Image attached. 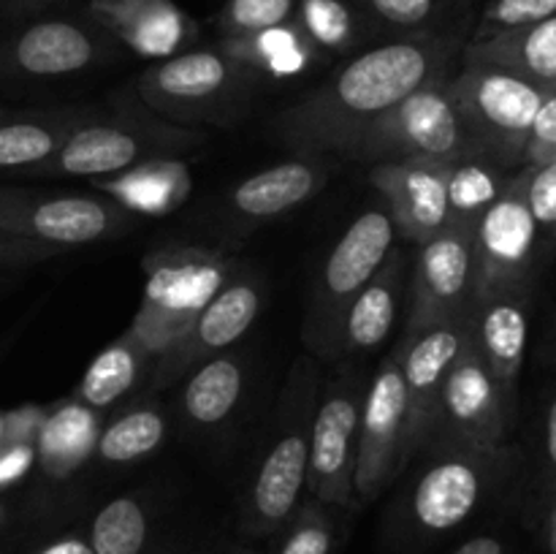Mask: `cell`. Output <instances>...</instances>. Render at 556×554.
<instances>
[{
	"mask_svg": "<svg viewBox=\"0 0 556 554\" xmlns=\"http://www.w3.org/2000/svg\"><path fill=\"white\" fill-rule=\"evenodd\" d=\"M280 543L271 554H331L334 552V521L326 514V505L309 498L296 508L286 527Z\"/></svg>",
	"mask_w": 556,
	"mask_h": 554,
	"instance_id": "36",
	"label": "cell"
},
{
	"mask_svg": "<svg viewBox=\"0 0 556 554\" xmlns=\"http://www.w3.org/2000/svg\"><path fill=\"white\" fill-rule=\"evenodd\" d=\"M514 421L516 400L505 394L478 353L472 337H467L445 375L432 438L478 445V449H500L508 445Z\"/></svg>",
	"mask_w": 556,
	"mask_h": 554,
	"instance_id": "9",
	"label": "cell"
},
{
	"mask_svg": "<svg viewBox=\"0 0 556 554\" xmlns=\"http://www.w3.org/2000/svg\"><path fill=\"white\" fill-rule=\"evenodd\" d=\"M362 396L351 378L334 380L309 421L307 492L309 498L331 508H356L353 473H356Z\"/></svg>",
	"mask_w": 556,
	"mask_h": 554,
	"instance_id": "15",
	"label": "cell"
},
{
	"mask_svg": "<svg viewBox=\"0 0 556 554\" xmlns=\"http://www.w3.org/2000/svg\"><path fill=\"white\" fill-rule=\"evenodd\" d=\"M538 503L548 511L556 503V386L548 391L541 416V467H538Z\"/></svg>",
	"mask_w": 556,
	"mask_h": 554,
	"instance_id": "40",
	"label": "cell"
},
{
	"mask_svg": "<svg viewBox=\"0 0 556 554\" xmlns=\"http://www.w3.org/2000/svg\"><path fill=\"white\" fill-rule=\"evenodd\" d=\"M326 177L329 172L318 161L277 163L233 188L231 210L244 221H269L286 215L288 210L313 199L326 185Z\"/></svg>",
	"mask_w": 556,
	"mask_h": 554,
	"instance_id": "24",
	"label": "cell"
},
{
	"mask_svg": "<svg viewBox=\"0 0 556 554\" xmlns=\"http://www.w3.org/2000/svg\"><path fill=\"white\" fill-rule=\"evenodd\" d=\"M467 337L470 318L448 320L405 331L402 345L394 351L407 389V459L418 454L434 435L440 391Z\"/></svg>",
	"mask_w": 556,
	"mask_h": 554,
	"instance_id": "17",
	"label": "cell"
},
{
	"mask_svg": "<svg viewBox=\"0 0 556 554\" xmlns=\"http://www.w3.org/2000/svg\"><path fill=\"white\" fill-rule=\"evenodd\" d=\"M220 49L253 76L293 79L318 63V49L309 43L296 22L266 27L237 38H220Z\"/></svg>",
	"mask_w": 556,
	"mask_h": 554,
	"instance_id": "27",
	"label": "cell"
},
{
	"mask_svg": "<svg viewBox=\"0 0 556 554\" xmlns=\"http://www.w3.org/2000/svg\"><path fill=\"white\" fill-rule=\"evenodd\" d=\"M85 123L81 114H33L0 119V172H36L52 161L68 136Z\"/></svg>",
	"mask_w": 556,
	"mask_h": 554,
	"instance_id": "28",
	"label": "cell"
},
{
	"mask_svg": "<svg viewBox=\"0 0 556 554\" xmlns=\"http://www.w3.org/2000/svg\"><path fill=\"white\" fill-rule=\"evenodd\" d=\"M293 22L318 52H351L367 36V20L353 0H296Z\"/></svg>",
	"mask_w": 556,
	"mask_h": 554,
	"instance_id": "33",
	"label": "cell"
},
{
	"mask_svg": "<svg viewBox=\"0 0 556 554\" xmlns=\"http://www.w3.org/2000/svg\"><path fill=\"white\" fill-rule=\"evenodd\" d=\"M546 543L552 554H556V503L546 511Z\"/></svg>",
	"mask_w": 556,
	"mask_h": 554,
	"instance_id": "47",
	"label": "cell"
},
{
	"mask_svg": "<svg viewBox=\"0 0 556 554\" xmlns=\"http://www.w3.org/2000/svg\"><path fill=\"white\" fill-rule=\"evenodd\" d=\"M250 79L253 74L233 63L220 47L185 49L141 76L139 96L163 117L204 119L217 106L231 103Z\"/></svg>",
	"mask_w": 556,
	"mask_h": 554,
	"instance_id": "12",
	"label": "cell"
},
{
	"mask_svg": "<svg viewBox=\"0 0 556 554\" xmlns=\"http://www.w3.org/2000/svg\"><path fill=\"white\" fill-rule=\"evenodd\" d=\"M353 161H454L481 155L451 98L448 79L410 92L375 119L345 152Z\"/></svg>",
	"mask_w": 556,
	"mask_h": 554,
	"instance_id": "5",
	"label": "cell"
},
{
	"mask_svg": "<svg viewBox=\"0 0 556 554\" xmlns=\"http://www.w3.org/2000/svg\"><path fill=\"white\" fill-rule=\"evenodd\" d=\"M532 288L489 293L470 310V337L510 400H519V375L530 340Z\"/></svg>",
	"mask_w": 556,
	"mask_h": 554,
	"instance_id": "21",
	"label": "cell"
},
{
	"mask_svg": "<svg viewBox=\"0 0 556 554\" xmlns=\"http://www.w3.org/2000/svg\"><path fill=\"white\" fill-rule=\"evenodd\" d=\"M527 201L543 244H556V161L525 166Z\"/></svg>",
	"mask_w": 556,
	"mask_h": 554,
	"instance_id": "39",
	"label": "cell"
},
{
	"mask_svg": "<svg viewBox=\"0 0 556 554\" xmlns=\"http://www.w3.org/2000/svg\"><path fill=\"white\" fill-rule=\"evenodd\" d=\"M407 465V389L396 353L378 367L362 396L358 416L356 473L353 494L356 505H367L391 487Z\"/></svg>",
	"mask_w": 556,
	"mask_h": 554,
	"instance_id": "8",
	"label": "cell"
},
{
	"mask_svg": "<svg viewBox=\"0 0 556 554\" xmlns=\"http://www.w3.org/2000/svg\"><path fill=\"white\" fill-rule=\"evenodd\" d=\"M465 43L467 33H418L364 49L288 109L277 128L293 147L345 155L375 119L410 92L451 79Z\"/></svg>",
	"mask_w": 556,
	"mask_h": 554,
	"instance_id": "1",
	"label": "cell"
},
{
	"mask_svg": "<svg viewBox=\"0 0 556 554\" xmlns=\"http://www.w3.org/2000/svg\"><path fill=\"white\" fill-rule=\"evenodd\" d=\"M309 421H313L309 400H299L293 421L266 449L264 459L255 470L253 487H250L248 505H244V532L248 536H275L302 505V494L307 489Z\"/></svg>",
	"mask_w": 556,
	"mask_h": 554,
	"instance_id": "16",
	"label": "cell"
},
{
	"mask_svg": "<svg viewBox=\"0 0 556 554\" xmlns=\"http://www.w3.org/2000/svg\"><path fill=\"white\" fill-rule=\"evenodd\" d=\"M369 182L383 193L394 231L407 242L421 244L451 226L440 161L375 163Z\"/></svg>",
	"mask_w": 556,
	"mask_h": 554,
	"instance_id": "20",
	"label": "cell"
},
{
	"mask_svg": "<svg viewBox=\"0 0 556 554\" xmlns=\"http://www.w3.org/2000/svg\"><path fill=\"white\" fill-rule=\"evenodd\" d=\"M296 0H226L217 11V30L223 38L248 36L293 20Z\"/></svg>",
	"mask_w": 556,
	"mask_h": 554,
	"instance_id": "37",
	"label": "cell"
},
{
	"mask_svg": "<svg viewBox=\"0 0 556 554\" xmlns=\"http://www.w3.org/2000/svg\"><path fill=\"white\" fill-rule=\"evenodd\" d=\"M421 451L429 462L418 470L402 505V532L427 543L459 530L519 467V449H478L432 438Z\"/></svg>",
	"mask_w": 556,
	"mask_h": 554,
	"instance_id": "2",
	"label": "cell"
},
{
	"mask_svg": "<svg viewBox=\"0 0 556 554\" xmlns=\"http://www.w3.org/2000/svg\"><path fill=\"white\" fill-rule=\"evenodd\" d=\"M372 25L396 36L467 33L476 0H353Z\"/></svg>",
	"mask_w": 556,
	"mask_h": 554,
	"instance_id": "30",
	"label": "cell"
},
{
	"mask_svg": "<svg viewBox=\"0 0 556 554\" xmlns=\"http://www.w3.org/2000/svg\"><path fill=\"white\" fill-rule=\"evenodd\" d=\"M130 212L106 196L0 188V231L63 250L101 242L128 228Z\"/></svg>",
	"mask_w": 556,
	"mask_h": 554,
	"instance_id": "6",
	"label": "cell"
},
{
	"mask_svg": "<svg viewBox=\"0 0 556 554\" xmlns=\"http://www.w3.org/2000/svg\"><path fill=\"white\" fill-rule=\"evenodd\" d=\"M30 554H96L90 546V538L87 532H68V536H60L54 541L43 543L36 552Z\"/></svg>",
	"mask_w": 556,
	"mask_h": 554,
	"instance_id": "44",
	"label": "cell"
},
{
	"mask_svg": "<svg viewBox=\"0 0 556 554\" xmlns=\"http://www.w3.org/2000/svg\"><path fill=\"white\" fill-rule=\"evenodd\" d=\"M402 288H405V255L391 248L383 266L348 304L340 331H337L334 353H358L378 348L389 337L396 313H400Z\"/></svg>",
	"mask_w": 556,
	"mask_h": 554,
	"instance_id": "22",
	"label": "cell"
},
{
	"mask_svg": "<svg viewBox=\"0 0 556 554\" xmlns=\"http://www.w3.org/2000/svg\"><path fill=\"white\" fill-rule=\"evenodd\" d=\"M58 250L43 248V244L27 242V239L14 237V234L0 231V266H16V264H33L54 255Z\"/></svg>",
	"mask_w": 556,
	"mask_h": 554,
	"instance_id": "43",
	"label": "cell"
},
{
	"mask_svg": "<svg viewBox=\"0 0 556 554\" xmlns=\"http://www.w3.org/2000/svg\"><path fill=\"white\" fill-rule=\"evenodd\" d=\"M394 237L396 231L389 210H367L348 226V231L331 248L320 269L313 315H309V326L324 351L334 353L337 331H340L348 304L389 259Z\"/></svg>",
	"mask_w": 556,
	"mask_h": 554,
	"instance_id": "10",
	"label": "cell"
},
{
	"mask_svg": "<svg viewBox=\"0 0 556 554\" xmlns=\"http://www.w3.org/2000/svg\"><path fill=\"white\" fill-rule=\"evenodd\" d=\"M556 14V0H486L472 27V41L519 30Z\"/></svg>",
	"mask_w": 556,
	"mask_h": 554,
	"instance_id": "38",
	"label": "cell"
},
{
	"mask_svg": "<svg viewBox=\"0 0 556 554\" xmlns=\"http://www.w3.org/2000/svg\"><path fill=\"white\" fill-rule=\"evenodd\" d=\"M459 63L492 65L556 90V14L492 38H467Z\"/></svg>",
	"mask_w": 556,
	"mask_h": 554,
	"instance_id": "23",
	"label": "cell"
},
{
	"mask_svg": "<svg viewBox=\"0 0 556 554\" xmlns=\"http://www.w3.org/2000/svg\"><path fill=\"white\" fill-rule=\"evenodd\" d=\"M195 141L193 134L179 128H150L128 119H103V123H81L63 150L38 166L41 177H112L130 166L168 158V152L185 150Z\"/></svg>",
	"mask_w": 556,
	"mask_h": 554,
	"instance_id": "11",
	"label": "cell"
},
{
	"mask_svg": "<svg viewBox=\"0 0 556 554\" xmlns=\"http://www.w3.org/2000/svg\"><path fill=\"white\" fill-rule=\"evenodd\" d=\"M476 248V299L489 293L532 288L541 237L527 201L525 166L514 172L500 199L472 228Z\"/></svg>",
	"mask_w": 556,
	"mask_h": 554,
	"instance_id": "7",
	"label": "cell"
},
{
	"mask_svg": "<svg viewBox=\"0 0 556 554\" xmlns=\"http://www.w3.org/2000/svg\"><path fill=\"white\" fill-rule=\"evenodd\" d=\"M231 280V261L195 244H174L144 259V291L128 335L161 356L193 326L201 310Z\"/></svg>",
	"mask_w": 556,
	"mask_h": 554,
	"instance_id": "3",
	"label": "cell"
},
{
	"mask_svg": "<svg viewBox=\"0 0 556 554\" xmlns=\"http://www.w3.org/2000/svg\"><path fill=\"white\" fill-rule=\"evenodd\" d=\"M440 168H443L445 193H448L451 226L465 228H476L478 217L500 199L508 179L514 177V172L483 155L440 161Z\"/></svg>",
	"mask_w": 556,
	"mask_h": 554,
	"instance_id": "29",
	"label": "cell"
},
{
	"mask_svg": "<svg viewBox=\"0 0 556 554\" xmlns=\"http://www.w3.org/2000/svg\"><path fill=\"white\" fill-rule=\"evenodd\" d=\"M58 3H65V0H0V9H3L5 14L22 16V14H33V11L52 9V5Z\"/></svg>",
	"mask_w": 556,
	"mask_h": 554,
	"instance_id": "46",
	"label": "cell"
},
{
	"mask_svg": "<svg viewBox=\"0 0 556 554\" xmlns=\"http://www.w3.org/2000/svg\"><path fill=\"white\" fill-rule=\"evenodd\" d=\"M117 41L87 16H49L0 43V71L25 79H60L106 63Z\"/></svg>",
	"mask_w": 556,
	"mask_h": 554,
	"instance_id": "14",
	"label": "cell"
},
{
	"mask_svg": "<svg viewBox=\"0 0 556 554\" xmlns=\"http://www.w3.org/2000/svg\"><path fill=\"white\" fill-rule=\"evenodd\" d=\"M3 117H9V112H5V109L0 106V119H3Z\"/></svg>",
	"mask_w": 556,
	"mask_h": 554,
	"instance_id": "49",
	"label": "cell"
},
{
	"mask_svg": "<svg viewBox=\"0 0 556 554\" xmlns=\"http://www.w3.org/2000/svg\"><path fill=\"white\" fill-rule=\"evenodd\" d=\"M33 465H36V445L33 443L0 445V492L22 481Z\"/></svg>",
	"mask_w": 556,
	"mask_h": 554,
	"instance_id": "42",
	"label": "cell"
},
{
	"mask_svg": "<svg viewBox=\"0 0 556 554\" xmlns=\"http://www.w3.org/2000/svg\"><path fill=\"white\" fill-rule=\"evenodd\" d=\"M101 421L98 411L68 400L54 411L43 413L36 440V465L52 481H65L74 476L92 454H96Z\"/></svg>",
	"mask_w": 556,
	"mask_h": 554,
	"instance_id": "25",
	"label": "cell"
},
{
	"mask_svg": "<svg viewBox=\"0 0 556 554\" xmlns=\"http://www.w3.org/2000/svg\"><path fill=\"white\" fill-rule=\"evenodd\" d=\"M92 185L123 210L139 212V215H166L188 199L193 179L182 161L152 158L112 177L92 179Z\"/></svg>",
	"mask_w": 556,
	"mask_h": 554,
	"instance_id": "26",
	"label": "cell"
},
{
	"mask_svg": "<svg viewBox=\"0 0 556 554\" xmlns=\"http://www.w3.org/2000/svg\"><path fill=\"white\" fill-rule=\"evenodd\" d=\"M472 304H476L472 228L448 226L438 237L418 244L405 331L470 318Z\"/></svg>",
	"mask_w": 556,
	"mask_h": 554,
	"instance_id": "13",
	"label": "cell"
},
{
	"mask_svg": "<svg viewBox=\"0 0 556 554\" xmlns=\"http://www.w3.org/2000/svg\"><path fill=\"white\" fill-rule=\"evenodd\" d=\"M242 386L244 375L239 358L217 353V356L199 364V369L190 375L182 391L185 413L199 427H215L237 407Z\"/></svg>",
	"mask_w": 556,
	"mask_h": 554,
	"instance_id": "32",
	"label": "cell"
},
{
	"mask_svg": "<svg viewBox=\"0 0 556 554\" xmlns=\"http://www.w3.org/2000/svg\"><path fill=\"white\" fill-rule=\"evenodd\" d=\"M451 554H508V549L497 536H476Z\"/></svg>",
	"mask_w": 556,
	"mask_h": 554,
	"instance_id": "45",
	"label": "cell"
},
{
	"mask_svg": "<svg viewBox=\"0 0 556 554\" xmlns=\"http://www.w3.org/2000/svg\"><path fill=\"white\" fill-rule=\"evenodd\" d=\"M548 161H556V90L548 92L543 106L538 109L525 147V166H541Z\"/></svg>",
	"mask_w": 556,
	"mask_h": 554,
	"instance_id": "41",
	"label": "cell"
},
{
	"mask_svg": "<svg viewBox=\"0 0 556 554\" xmlns=\"http://www.w3.org/2000/svg\"><path fill=\"white\" fill-rule=\"evenodd\" d=\"M150 530L147 505L134 494H119L98 508L87 538L96 554H147Z\"/></svg>",
	"mask_w": 556,
	"mask_h": 554,
	"instance_id": "34",
	"label": "cell"
},
{
	"mask_svg": "<svg viewBox=\"0 0 556 554\" xmlns=\"http://www.w3.org/2000/svg\"><path fill=\"white\" fill-rule=\"evenodd\" d=\"M5 519H9V508H5L3 503H0V530L5 527Z\"/></svg>",
	"mask_w": 556,
	"mask_h": 554,
	"instance_id": "48",
	"label": "cell"
},
{
	"mask_svg": "<svg viewBox=\"0 0 556 554\" xmlns=\"http://www.w3.org/2000/svg\"><path fill=\"white\" fill-rule=\"evenodd\" d=\"M448 90L478 152L508 172L525 166L532 123L552 90L510 71L476 63H462L448 79Z\"/></svg>",
	"mask_w": 556,
	"mask_h": 554,
	"instance_id": "4",
	"label": "cell"
},
{
	"mask_svg": "<svg viewBox=\"0 0 556 554\" xmlns=\"http://www.w3.org/2000/svg\"><path fill=\"white\" fill-rule=\"evenodd\" d=\"M85 16L147 60H168L199 38V22L174 0H87Z\"/></svg>",
	"mask_w": 556,
	"mask_h": 554,
	"instance_id": "19",
	"label": "cell"
},
{
	"mask_svg": "<svg viewBox=\"0 0 556 554\" xmlns=\"http://www.w3.org/2000/svg\"><path fill=\"white\" fill-rule=\"evenodd\" d=\"M261 313V288L255 277H231L217 297L201 310L188 331L155 358L152 383L166 386L174 378L199 367L206 358L231 348Z\"/></svg>",
	"mask_w": 556,
	"mask_h": 554,
	"instance_id": "18",
	"label": "cell"
},
{
	"mask_svg": "<svg viewBox=\"0 0 556 554\" xmlns=\"http://www.w3.org/2000/svg\"><path fill=\"white\" fill-rule=\"evenodd\" d=\"M150 353L125 331L119 340H114L112 345L103 348V351L92 358L90 367L81 375L79 386H76L74 400L92 407V411L112 407L114 402L123 400V396L134 389L141 369H144V364L150 362Z\"/></svg>",
	"mask_w": 556,
	"mask_h": 554,
	"instance_id": "31",
	"label": "cell"
},
{
	"mask_svg": "<svg viewBox=\"0 0 556 554\" xmlns=\"http://www.w3.org/2000/svg\"><path fill=\"white\" fill-rule=\"evenodd\" d=\"M163 440H166V416L155 405H141L101 429L96 454L106 465H130L150 456Z\"/></svg>",
	"mask_w": 556,
	"mask_h": 554,
	"instance_id": "35",
	"label": "cell"
}]
</instances>
